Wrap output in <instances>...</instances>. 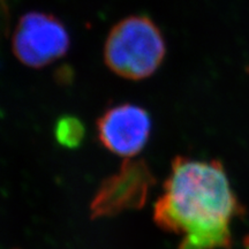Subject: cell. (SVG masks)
I'll list each match as a JSON object with an SVG mask.
<instances>
[{
  "instance_id": "obj_1",
  "label": "cell",
  "mask_w": 249,
  "mask_h": 249,
  "mask_svg": "<svg viewBox=\"0 0 249 249\" xmlns=\"http://www.w3.org/2000/svg\"><path fill=\"white\" fill-rule=\"evenodd\" d=\"M241 213L219 160L178 156L155 203L154 222L182 236L178 249H232L231 225Z\"/></svg>"
},
{
  "instance_id": "obj_2",
  "label": "cell",
  "mask_w": 249,
  "mask_h": 249,
  "mask_svg": "<svg viewBox=\"0 0 249 249\" xmlns=\"http://www.w3.org/2000/svg\"><path fill=\"white\" fill-rule=\"evenodd\" d=\"M165 55L163 34L145 15H130L114 24L104 46V61L112 73L132 81L154 75Z\"/></svg>"
},
{
  "instance_id": "obj_3",
  "label": "cell",
  "mask_w": 249,
  "mask_h": 249,
  "mask_svg": "<svg viewBox=\"0 0 249 249\" xmlns=\"http://www.w3.org/2000/svg\"><path fill=\"white\" fill-rule=\"evenodd\" d=\"M70 45V34L64 23L53 15L43 12L24 14L12 38V49L18 60L36 70L64 57Z\"/></svg>"
},
{
  "instance_id": "obj_4",
  "label": "cell",
  "mask_w": 249,
  "mask_h": 249,
  "mask_svg": "<svg viewBox=\"0 0 249 249\" xmlns=\"http://www.w3.org/2000/svg\"><path fill=\"white\" fill-rule=\"evenodd\" d=\"M156 179L144 160L128 158L101 183L90 203L91 219L139 210L147 203Z\"/></svg>"
},
{
  "instance_id": "obj_5",
  "label": "cell",
  "mask_w": 249,
  "mask_h": 249,
  "mask_svg": "<svg viewBox=\"0 0 249 249\" xmlns=\"http://www.w3.org/2000/svg\"><path fill=\"white\" fill-rule=\"evenodd\" d=\"M151 118L138 105H116L97 120V135L103 147L121 157L133 158L140 154L151 134Z\"/></svg>"
},
{
  "instance_id": "obj_6",
  "label": "cell",
  "mask_w": 249,
  "mask_h": 249,
  "mask_svg": "<svg viewBox=\"0 0 249 249\" xmlns=\"http://www.w3.org/2000/svg\"><path fill=\"white\" fill-rule=\"evenodd\" d=\"M54 136L59 144L65 148L79 147L85 138V127L74 117H62L55 124Z\"/></svg>"
}]
</instances>
